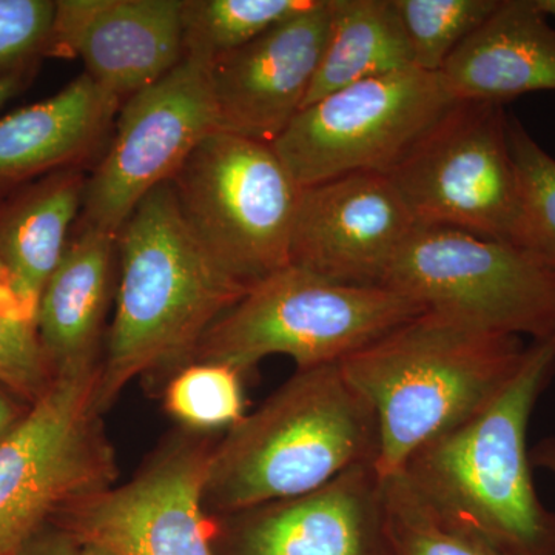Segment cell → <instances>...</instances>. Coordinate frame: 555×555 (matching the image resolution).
<instances>
[{"label": "cell", "mask_w": 555, "mask_h": 555, "mask_svg": "<svg viewBox=\"0 0 555 555\" xmlns=\"http://www.w3.org/2000/svg\"><path fill=\"white\" fill-rule=\"evenodd\" d=\"M555 374V337L532 341L505 389L418 449L403 474L452 528L505 555H555V513L537 494L528 429Z\"/></svg>", "instance_id": "cell-1"}, {"label": "cell", "mask_w": 555, "mask_h": 555, "mask_svg": "<svg viewBox=\"0 0 555 555\" xmlns=\"http://www.w3.org/2000/svg\"><path fill=\"white\" fill-rule=\"evenodd\" d=\"M116 241L120 276L98 385L101 412L133 379L189 364L208 328L248 292L190 233L170 181L138 204Z\"/></svg>", "instance_id": "cell-2"}, {"label": "cell", "mask_w": 555, "mask_h": 555, "mask_svg": "<svg viewBox=\"0 0 555 555\" xmlns=\"http://www.w3.org/2000/svg\"><path fill=\"white\" fill-rule=\"evenodd\" d=\"M521 338L423 312L339 363L378 429L379 477L476 415L524 363Z\"/></svg>", "instance_id": "cell-3"}, {"label": "cell", "mask_w": 555, "mask_h": 555, "mask_svg": "<svg viewBox=\"0 0 555 555\" xmlns=\"http://www.w3.org/2000/svg\"><path fill=\"white\" fill-rule=\"evenodd\" d=\"M377 455L375 416L339 364L298 369L211 448L204 506L236 516L317 491Z\"/></svg>", "instance_id": "cell-4"}, {"label": "cell", "mask_w": 555, "mask_h": 555, "mask_svg": "<svg viewBox=\"0 0 555 555\" xmlns=\"http://www.w3.org/2000/svg\"><path fill=\"white\" fill-rule=\"evenodd\" d=\"M426 312L389 287L331 283L294 266L248 288L214 324L192 361L246 375L259 361L286 356L298 369L339 364Z\"/></svg>", "instance_id": "cell-5"}, {"label": "cell", "mask_w": 555, "mask_h": 555, "mask_svg": "<svg viewBox=\"0 0 555 555\" xmlns=\"http://www.w3.org/2000/svg\"><path fill=\"white\" fill-rule=\"evenodd\" d=\"M204 251L247 288L291 266L301 188L272 144L215 130L170 179Z\"/></svg>", "instance_id": "cell-6"}, {"label": "cell", "mask_w": 555, "mask_h": 555, "mask_svg": "<svg viewBox=\"0 0 555 555\" xmlns=\"http://www.w3.org/2000/svg\"><path fill=\"white\" fill-rule=\"evenodd\" d=\"M101 364L54 375L0 440V555H20L51 514L115 483L98 404Z\"/></svg>", "instance_id": "cell-7"}, {"label": "cell", "mask_w": 555, "mask_h": 555, "mask_svg": "<svg viewBox=\"0 0 555 555\" xmlns=\"http://www.w3.org/2000/svg\"><path fill=\"white\" fill-rule=\"evenodd\" d=\"M383 287L491 334L555 337L554 262L506 241L418 225Z\"/></svg>", "instance_id": "cell-8"}, {"label": "cell", "mask_w": 555, "mask_h": 555, "mask_svg": "<svg viewBox=\"0 0 555 555\" xmlns=\"http://www.w3.org/2000/svg\"><path fill=\"white\" fill-rule=\"evenodd\" d=\"M386 177L420 228L513 243L518 182L505 105L454 102Z\"/></svg>", "instance_id": "cell-9"}, {"label": "cell", "mask_w": 555, "mask_h": 555, "mask_svg": "<svg viewBox=\"0 0 555 555\" xmlns=\"http://www.w3.org/2000/svg\"><path fill=\"white\" fill-rule=\"evenodd\" d=\"M454 102L440 73L408 68L309 104L272 147L301 189L347 175H386Z\"/></svg>", "instance_id": "cell-10"}, {"label": "cell", "mask_w": 555, "mask_h": 555, "mask_svg": "<svg viewBox=\"0 0 555 555\" xmlns=\"http://www.w3.org/2000/svg\"><path fill=\"white\" fill-rule=\"evenodd\" d=\"M210 65L184 56L124 102L107 153L87 178L79 224L118 236L138 204L218 130Z\"/></svg>", "instance_id": "cell-11"}, {"label": "cell", "mask_w": 555, "mask_h": 555, "mask_svg": "<svg viewBox=\"0 0 555 555\" xmlns=\"http://www.w3.org/2000/svg\"><path fill=\"white\" fill-rule=\"evenodd\" d=\"M211 448L173 441L126 485L62 509L60 531L109 555H215L204 506Z\"/></svg>", "instance_id": "cell-12"}, {"label": "cell", "mask_w": 555, "mask_h": 555, "mask_svg": "<svg viewBox=\"0 0 555 555\" xmlns=\"http://www.w3.org/2000/svg\"><path fill=\"white\" fill-rule=\"evenodd\" d=\"M416 228L386 175L332 179L301 190L291 266L331 283L383 287Z\"/></svg>", "instance_id": "cell-13"}, {"label": "cell", "mask_w": 555, "mask_h": 555, "mask_svg": "<svg viewBox=\"0 0 555 555\" xmlns=\"http://www.w3.org/2000/svg\"><path fill=\"white\" fill-rule=\"evenodd\" d=\"M328 24V0H313L308 10L211 62L218 130L273 144L305 107Z\"/></svg>", "instance_id": "cell-14"}, {"label": "cell", "mask_w": 555, "mask_h": 555, "mask_svg": "<svg viewBox=\"0 0 555 555\" xmlns=\"http://www.w3.org/2000/svg\"><path fill=\"white\" fill-rule=\"evenodd\" d=\"M184 0H60L47 56H76L122 104L184 60Z\"/></svg>", "instance_id": "cell-15"}, {"label": "cell", "mask_w": 555, "mask_h": 555, "mask_svg": "<svg viewBox=\"0 0 555 555\" xmlns=\"http://www.w3.org/2000/svg\"><path fill=\"white\" fill-rule=\"evenodd\" d=\"M232 517L228 555H393L375 463Z\"/></svg>", "instance_id": "cell-16"}, {"label": "cell", "mask_w": 555, "mask_h": 555, "mask_svg": "<svg viewBox=\"0 0 555 555\" xmlns=\"http://www.w3.org/2000/svg\"><path fill=\"white\" fill-rule=\"evenodd\" d=\"M440 75L455 101L505 105L555 91V28L535 0H500Z\"/></svg>", "instance_id": "cell-17"}, {"label": "cell", "mask_w": 555, "mask_h": 555, "mask_svg": "<svg viewBox=\"0 0 555 555\" xmlns=\"http://www.w3.org/2000/svg\"><path fill=\"white\" fill-rule=\"evenodd\" d=\"M119 105L83 73L49 100L0 118V199L54 171L79 167L104 141Z\"/></svg>", "instance_id": "cell-18"}, {"label": "cell", "mask_w": 555, "mask_h": 555, "mask_svg": "<svg viewBox=\"0 0 555 555\" xmlns=\"http://www.w3.org/2000/svg\"><path fill=\"white\" fill-rule=\"evenodd\" d=\"M118 236L79 224L40 294L36 327L53 375L96 366Z\"/></svg>", "instance_id": "cell-19"}, {"label": "cell", "mask_w": 555, "mask_h": 555, "mask_svg": "<svg viewBox=\"0 0 555 555\" xmlns=\"http://www.w3.org/2000/svg\"><path fill=\"white\" fill-rule=\"evenodd\" d=\"M86 182L79 167L54 171L0 199V264L35 313L82 210Z\"/></svg>", "instance_id": "cell-20"}, {"label": "cell", "mask_w": 555, "mask_h": 555, "mask_svg": "<svg viewBox=\"0 0 555 555\" xmlns=\"http://www.w3.org/2000/svg\"><path fill=\"white\" fill-rule=\"evenodd\" d=\"M328 7L326 47L305 107L361 80L414 68L393 0H328Z\"/></svg>", "instance_id": "cell-21"}, {"label": "cell", "mask_w": 555, "mask_h": 555, "mask_svg": "<svg viewBox=\"0 0 555 555\" xmlns=\"http://www.w3.org/2000/svg\"><path fill=\"white\" fill-rule=\"evenodd\" d=\"M313 0H184V56L214 62L297 16Z\"/></svg>", "instance_id": "cell-22"}, {"label": "cell", "mask_w": 555, "mask_h": 555, "mask_svg": "<svg viewBox=\"0 0 555 555\" xmlns=\"http://www.w3.org/2000/svg\"><path fill=\"white\" fill-rule=\"evenodd\" d=\"M414 68L440 73L500 0H393Z\"/></svg>", "instance_id": "cell-23"}, {"label": "cell", "mask_w": 555, "mask_h": 555, "mask_svg": "<svg viewBox=\"0 0 555 555\" xmlns=\"http://www.w3.org/2000/svg\"><path fill=\"white\" fill-rule=\"evenodd\" d=\"M244 375L221 363L193 361L179 369L164 393V406L196 433L232 429L244 418Z\"/></svg>", "instance_id": "cell-24"}, {"label": "cell", "mask_w": 555, "mask_h": 555, "mask_svg": "<svg viewBox=\"0 0 555 555\" xmlns=\"http://www.w3.org/2000/svg\"><path fill=\"white\" fill-rule=\"evenodd\" d=\"M509 142L518 182L513 244L555 264V158L514 116H509Z\"/></svg>", "instance_id": "cell-25"}, {"label": "cell", "mask_w": 555, "mask_h": 555, "mask_svg": "<svg viewBox=\"0 0 555 555\" xmlns=\"http://www.w3.org/2000/svg\"><path fill=\"white\" fill-rule=\"evenodd\" d=\"M383 491L393 555H505L449 526L403 474L383 478Z\"/></svg>", "instance_id": "cell-26"}, {"label": "cell", "mask_w": 555, "mask_h": 555, "mask_svg": "<svg viewBox=\"0 0 555 555\" xmlns=\"http://www.w3.org/2000/svg\"><path fill=\"white\" fill-rule=\"evenodd\" d=\"M53 378L40 346L36 313L22 301L0 264V383L35 404Z\"/></svg>", "instance_id": "cell-27"}, {"label": "cell", "mask_w": 555, "mask_h": 555, "mask_svg": "<svg viewBox=\"0 0 555 555\" xmlns=\"http://www.w3.org/2000/svg\"><path fill=\"white\" fill-rule=\"evenodd\" d=\"M54 13L53 0H0V79L30 78L47 56Z\"/></svg>", "instance_id": "cell-28"}, {"label": "cell", "mask_w": 555, "mask_h": 555, "mask_svg": "<svg viewBox=\"0 0 555 555\" xmlns=\"http://www.w3.org/2000/svg\"><path fill=\"white\" fill-rule=\"evenodd\" d=\"M20 555H79V546L65 532H39Z\"/></svg>", "instance_id": "cell-29"}, {"label": "cell", "mask_w": 555, "mask_h": 555, "mask_svg": "<svg viewBox=\"0 0 555 555\" xmlns=\"http://www.w3.org/2000/svg\"><path fill=\"white\" fill-rule=\"evenodd\" d=\"M532 467L546 470L555 476V437L542 438L531 449Z\"/></svg>", "instance_id": "cell-30"}, {"label": "cell", "mask_w": 555, "mask_h": 555, "mask_svg": "<svg viewBox=\"0 0 555 555\" xmlns=\"http://www.w3.org/2000/svg\"><path fill=\"white\" fill-rule=\"evenodd\" d=\"M20 422L16 409L13 408V404L5 397L0 396V440Z\"/></svg>", "instance_id": "cell-31"}, {"label": "cell", "mask_w": 555, "mask_h": 555, "mask_svg": "<svg viewBox=\"0 0 555 555\" xmlns=\"http://www.w3.org/2000/svg\"><path fill=\"white\" fill-rule=\"evenodd\" d=\"M30 78H3L0 79V107L13 100L22 89L25 82Z\"/></svg>", "instance_id": "cell-32"}, {"label": "cell", "mask_w": 555, "mask_h": 555, "mask_svg": "<svg viewBox=\"0 0 555 555\" xmlns=\"http://www.w3.org/2000/svg\"><path fill=\"white\" fill-rule=\"evenodd\" d=\"M535 5L546 17L555 20V0H535Z\"/></svg>", "instance_id": "cell-33"}, {"label": "cell", "mask_w": 555, "mask_h": 555, "mask_svg": "<svg viewBox=\"0 0 555 555\" xmlns=\"http://www.w3.org/2000/svg\"><path fill=\"white\" fill-rule=\"evenodd\" d=\"M79 555H109V554L105 553V551L98 550V547L79 546Z\"/></svg>", "instance_id": "cell-34"}]
</instances>
